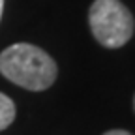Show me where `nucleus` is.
Wrapping results in <instances>:
<instances>
[{
  "mask_svg": "<svg viewBox=\"0 0 135 135\" xmlns=\"http://www.w3.org/2000/svg\"><path fill=\"white\" fill-rule=\"evenodd\" d=\"M103 135H131V133L124 131V129H111V131H105Z\"/></svg>",
  "mask_w": 135,
  "mask_h": 135,
  "instance_id": "obj_4",
  "label": "nucleus"
},
{
  "mask_svg": "<svg viewBox=\"0 0 135 135\" xmlns=\"http://www.w3.org/2000/svg\"><path fill=\"white\" fill-rule=\"evenodd\" d=\"M13 120H15V103L11 101V98L0 92V131L6 129Z\"/></svg>",
  "mask_w": 135,
  "mask_h": 135,
  "instance_id": "obj_3",
  "label": "nucleus"
},
{
  "mask_svg": "<svg viewBox=\"0 0 135 135\" xmlns=\"http://www.w3.org/2000/svg\"><path fill=\"white\" fill-rule=\"evenodd\" d=\"M133 107H135V98H133Z\"/></svg>",
  "mask_w": 135,
  "mask_h": 135,
  "instance_id": "obj_6",
  "label": "nucleus"
},
{
  "mask_svg": "<svg viewBox=\"0 0 135 135\" xmlns=\"http://www.w3.org/2000/svg\"><path fill=\"white\" fill-rule=\"evenodd\" d=\"M0 73L26 90L41 92L58 75L56 62L32 43H13L0 53Z\"/></svg>",
  "mask_w": 135,
  "mask_h": 135,
  "instance_id": "obj_1",
  "label": "nucleus"
},
{
  "mask_svg": "<svg viewBox=\"0 0 135 135\" xmlns=\"http://www.w3.org/2000/svg\"><path fill=\"white\" fill-rule=\"evenodd\" d=\"M88 23L92 36L107 49L126 45L135 30L133 15L120 0H94L88 11Z\"/></svg>",
  "mask_w": 135,
  "mask_h": 135,
  "instance_id": "obj_2",
  "label": "nucleus"
},
{
  "mask_svg": "<svg viewBox=\"0 0 135 135\" xmlns=\"http://www.w3.org/2000/svg\"><path fill=\"white\" fill-rule=\"evenodd\" d=\"M2 9H4V0H0V19H2Z\"/></svg>",
  "mask_w": 135,
  "mask_h": 135,
  "instance_id": "obj_5",
  "label": "nucleus"
}]
</instances>
